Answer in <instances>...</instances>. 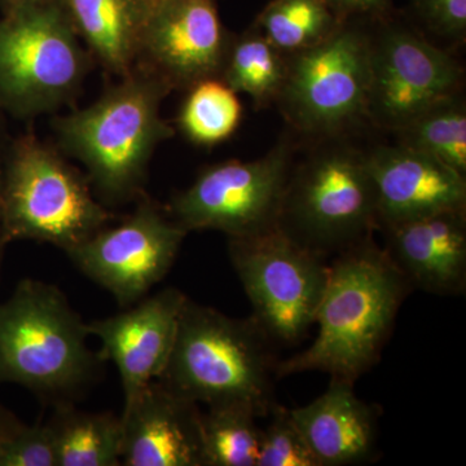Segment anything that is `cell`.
<instances>
[{
	"label": "cell",
	"mask_w": 466,
	"mask_h": 466,
	"mask_svg": "<svg viewBox=\"0 0 466 466\" xmlns=\"http://www.w3.org/2000/svg\"><path fill=\"white\" fill-rule=\"evenodd\" d=\"M57 466L121 465L124 425L110 412H85L76 403L54 407L48 420Z\"/></svg>",
	"instance_id": "ffe728a7"
},
{
	"label": "cell",
	"mask_w": 466,
	"mask_h": 466,
	"mask_svg": "<svg viewBox=\"0 0 466 466\" xmlns=\"http://www.w3.org/2000/svg\"><path fill=\"white\" fill-rule=\"evenodd\" d=\"M36 2H41V0H0V8H2L3 15H5Z\"/></svg>",
	"instance_id": "4dcf8cb0"
},
{
	"label": "cell",
	"mask_w": 466,
	"mask_h": 466,
	"mask_svg": "<svg viewBox=\"0 0 466 466\" xmlns=\"http://www.w3.org/2000/svg\"><path fill=\"white\" fill-rule=\"evenodd\" d=\"M0 260H2V256H0Z\"/></svg>",
	"instance_id": "836d02e7"
},
{
	"label": "cell",
	"mask_w": 466,
	"mask_h": 466,
	"mask_svg": "<svg viewBox=\"0 0 466 466\" xmlns=\"http://www.w3.org/2000/svg\"><path fill=\"white\" fill-rule=\"evenodd\" d=\"M410 8L424 29L450 42H464L466 0H410Z\"/></svg>",
	"instance_id": "83f0119b"
},
{
	"label": "cell",
	"mask_w": 466,
	"mask_h": 466,
	"mask_svg": "<svg viewBox=\"0 0 466 466\" xmlns=\"http://www.w3.org/2000/svg\"><path fill=\"white\" fill-rule=\"evenodd\" d=\"M73 29L106 72L134 69L153 0H58Z\"/></svg>",
	"instance_id": "d6986e66"
},
{
	"label": "cell",
	"mask_w": 466,
	"mask_h": 466,
	"mask_svg": "<svg viewBox=\"0 0 466 466\" xmlns=\"http://www.w3.org/2000/svg\"><path fill=\"white\" fill-rule=\"evenodd\" d=\"M187 297L167 288L121 314L87 324L90 336L101 341V360L113 361L118 370L125 404L167 368Z\"/></svg>",
	"instance_id": "5bb4252c"
},
{
	"label": "cell",
	"mask_w": 466,
	"mask_h": 466,
	"mask_svg": "<svg viewBox=\"0 0 466 466\" xmlns=\"http://www.w3.org/2000/svg\"><path fill=\"white\" fill-rule=\"evenodd\" d=\"M233 269L253 309V320L269 341L294 345L315 325L329 265L276 227L228 238Z\"/></svg>",
	"instance_id": "9c48e42d"
},
{
	"label": "cell",
	"mask_w": 466,
	"mask_h": 466,
	"mask_svg": "<svg viewBox=\"0 0 466 466\" xmlns=\"http://www.w3.org/2000/svg\"><path fill=\"white\" fill-rule=\"evenodd\" d=\"M3 248H5V244H3L2 241H0V256L3 254Z\"/></svg>",
	"instance_id": "d6a6232c"
},
{
	"label": "cell",
	"mask_w": 466,
	"mask_h": 466,
	"mask_svg": "<svg viewBox=\"0 0 466 466\" xmlns=\"http://www.w3.org/2000/svg\"><path fill=\"white\" fill-rule=\"evenodd\" d=\"M110 219L109 211L95 200L88 180L58 150L33 134L14 143L3 167L5 244L48 242L67 253Z\"/></svg>",
	"instance_id": "5b68a950"
},
{
	"label": "cell",
	"mask_w": 466,
	"mask_h": 466,
	"mask_svg": "<svg viewBox=\"0 0 466 466\" xmlns=\"http://www.w3.org/2000/svg\"><path fill=\"white\" fill-rule=\"evenodd\" d=\"M285 76L287 56L256 27L232 35L219 79L236 94H247L257 106H268L278 100Z\"/></svg>",
	"instance_id": "44dd1931"
},
{
	"label": "cell",
	"mask_w": 466,
	"mask_h": 466,
	"mask_svg": "<svg viewBox=\"0 0 466 466\" xmlns=\"http://www.w3.org/2000/svg\"><path fill=\"white\" fill-rule=\"evenodd\" d=\"M290 413L320 466L359 465L375 455L379 412L352 382L332 379L320 397Z\"/></svg>",
	"instance_id": "ac0fdd59"
},
{
	"label": "cell",
	"mask_w": 466,
	"mask_h": 466,
	"mask_svg": "<svg viewBox=\"0 0 466 466\" xmlns=\"http://www.w3.org/2000/svg\"><path fill=\"white\" fill-rule=\"evenodd\" d=\"M87 324L55 285L25 280L0 303V385L17 383L50 406L76 403L101 358Z\"/></svg>",
	"instance_id": "3957f363"
},
{
	"label": "cell",
	"mask_w": 466,
	"mask_h": 466,
	"mask_svg": "<svg viewBox=\"0 0 466 466\" xmlns=\"http://www.w3.org/2000/svg\"><path fill=\"white\" fill-rule=\"evenodd\" d=\"M23 425L24 422L0 403V443L11 437Z\"/></svg>",
	"instance_id": "f546056e"
},
{
	"label": "cell",
	"mask_w": 466,
	"mask_h": 466,
	"mask_svg": "<svg viewBox=\"0 0 466 466\" xmlns=\"http://www.w3.org/2000/svg\"><path fill=\"white\" fill-rule=\"evenodd\" d=\"M379 228L444 211L466 210V175L403 146L366 152Z\"/></svg>",
	"instance_id": "9a60e30c"
},
{
	"label": "cell",
	"mask_w": 466,
	"mask_h": 466,
	"mask_svg": "<svg viewBox=\"0 0 466 466\" xmlns=\"http://www.w3.org/2000/svg\"><path fill=\"white\" fill-rule=\"evenodd\" d=\"M278 228L324 259L370 238L379 220L366 150L324 147L293 164Z\"/></svg>",
	"instance_id": "8992f818"
},
{
	"label": "cell",
	"mask_w": 466,
	"mask_h": 466,
	"mask_svg": "<svg viewBox=\"0 0 466 466\" xmlns=\"http://www.w3.org/2000/svg\"><path fill=\"white\" fill-rule=\"evenodd\" d=\"M2 225H3V167H0V241L3 242ZM3 244H5V242H3Z\"/></svg>",
	"instance_id": "1f68e13d"
},
{
	"label": "cell",
	"mask_w": 466,
	"mask_h": 466,
	"mask_svg": "<svg viewBox=\"0 0 466 466\" xmlns=\"http://www.w3.org/2000/svg\"><path fill=\"white\" fill-rule=\"evenodd\" d=\"M202 410L153 380L125 404L121 465L205 466Z\"/></svg>",
	"instance_id": "2e32d148"
},
{
	"label": "cell",
	"mask_w": 466,
	"mask_h": 466,
	"mask_svg": "<svg viewBox=\"0 0 466 466\" xmlns=\"http://www.w3.org/2000/svg\"><path fill=\"white\" fill-rule=\"evenodd\" d=\"M373 21L367 116L397 131L435 104L458 96L464 76L450 52L391 12Z\"/></svg>",
	"instance_id": "8fae6325"
},
{
	"label": "cell",
	"mask_w": 466,
	"mask_h": 466,
	"mask_svg": "<svg viewBox=\"0 0 466 466\" xmlns=\"http://www.w3.org/2000/svg\"><path fill=\"white\" fill-rule=\"evenodd\" d=\"M272 346L253 318H231L187 297L158 380L195 403H247L267 416L276 404Z\"/></svg>",
	"instance_id": "277c9868"
},
{
	"label": "cell",
	"mask_w": 466,
	"mask_h": 466,
	"mask_svg": "<svg viewBox=\"0 0 466 466\" xmlns=\"http://www.w3.org/2000/svg\"><path fill=\"white\" fill-rule=\"evenodd\" d=\"M412 290L372 236L337 254L305 351L279 361L276 377L324 372L355 383L380 357L401 303Z\"/></svg>",
	"instance_id": "6da1fadb"
},
{
	"label": "cell",
	"mask_w": 466,
	"mask_h": 466,
	"mask_svg": "<svg viewBox=\"0 0 466 466\" xmlns=\"http://www.w3.org/2000/svg\"><path fill=\"white\" fill-rule=\"evenodd\" d=\"M186 236L182 227L146 198L121 225L104 227L66 254L82 274L125 308L164 280Z\"/></svg>",
	"instance_id": "7c38bea8"
},
{
	"label": "cell",
	"mask_w": 466,
	"mask_h": 466,
	"mask_svg": "<svg viewBox=\"0 0 466 466\" xmlns=\"http://www.w3.org/2000/svg\"><path fill=\"white\" fill-rule=\"evenodd\" d=\"M242 106L238 94L219 78H208L188 88L177 127L198 146L225 142L238 130Z\"/></svg>",
	"instance_id": "d4e9b609"
},
{
	"label": "cell",
	"mask_w": 466,
	"mask_h": 466,
	"mask_svg": "<svg viewBox=\"0 0 466 466\" xmlns=\"http://www.w3.org/2000/svg\"><path fill=\"white\" fill-rule=\"evenodd\" d=\"M368 18L348 17L325 41L287 56L278 97L300 133L336 137L367 116L370 85Z\"/></svg>",
	"instance_id": "ba28073f"
},
{
	"label": "cell",
	"mask_w": 466,
	"mask_h": 466,
	"mask_svg": "<svg viewBox=\"0 0 466 466\" xmlns=\"http://www.w3.org/2000/svg\"><path fill=\"white\" fill-rule=\"evenodd\" d=\"M269 415L271 421L260 431L257 466H320L290 410L275 404Z\"/></svg>",
	"instance_id": "484cf974"
},
{
	"label": "cell",
	"mask_w": 466,
	"mask_h": 466,
	"mask_svg": "<svg viewBox=\"0 0 466 466\" xmlns=\"http://www.w3.org/2000/svg\"><path fill=\"white\" fill-rule=\"evenodd\" d=\"M382 248L412 289L459 296L466 287V210L444 211L382 228Z\"/></svg>",
	"instance_id": "e0dca14e"
},
{
	"label": "cell",
	"mask_w": 466,
	"mask_h": 466,
	"mask_svg": "<svg viewBox=\"0 0 466 466\" xmlns=\"http://www.w3.org/2000/svg\"><path fill=\"white\" fill-rule=\"evenodd\" d=\"M58 0H41L0 18V109L34 118L70 103L90 72Z\"/></svg>",
	"instance_id": "52a82bcc"
},
{
	"label": "cell",
	"mask_w": 466,
	"mask_h": 466,
	"mask_svg": "<svg viewBox=\"0 0 466 466\" xmlns=\"http://www.w3.org/2000/svg\"><path fill=\"white\" fill-rule=\"evenodd\" d=\"M217 0H153L137 64L173 90L219 78L231 42Z\"/></svg>",
	"instance_id": "4fadbf2b"
},
{
	"label": "cell",
	"mask_w": 466,
	"mask_h": 466,
	"mask_svg": "<svg viewBox=\"0 0 466 466\" xmlns=\"http://www.w3.org/2000/svg\"><path fill=\"white\" fill-rule=\"evenodd\" d=\"M342 17L379 18L391 12L392 0H325Z\"/></svg>",
	"instance_id": "f1b7e54d"
},
{
	"label": "cell",
	"mask_w": 466,
	"mask_h": 466,
	"mask_svg": "<svg viewBox=\"0 0 466 466\" xmlns=\"http://www.w3.org/2000/svg\"><path fill=\"white\" fill-rule=\"evenodd\" d=\"M258 417L247 403L208 406L201 416L205 466H257L262 431Z\"/></svg>",
	"instance_id": "603a6c76"
},
{
	"label": "cell",
	"mask_w": 466,
	"mask_h": 466,
	"mask_svg": "<svg viewBox=\"0 0 466 466\" xmlns=\"http://www.w3.org/2000/svg\"><path fill=\"white\" fill-rule=\"evenodd\" d=\"M0 466H57V452L48 422L24 424L0 443Z\"/></svg>",
	"instance_id": "4316f807"
},
{
	"label": "cell",
	"mask_w": 466,
	"mask_h": 466,
	"mask_svg": "<svg viewBox=\"0 0 466 466\" xmlns=\"http://www.w3.org/2000/svg\"><path fill=\"white\" fill-rule=\"evenodd\" d=\"M88 106L55 119L58 144L88 171L108 201L137 196L156 148L174 137L161 104L171 92L161 78L135 66Z\"/></svg>",
	"instance_id": "7a4b0ae2"
},
{
	"label": "cell",
	"mask_w": 466,
	"mask_h": 466,
	"mask_svg": "<svg viewBox=\"0 0 466 466\" xmlns=\"http://www.w3.org/2000/svg\"><path fill=\"white\" fill-rule=\"evenodd\" d=\"M345 18L325 0H271L253 26L289 56L325 41Z\"/></svg>",
	"instance_id": "7402d4cb"
},
{
	"label": "cell",
	"mask_w": 466,
	"mask_h": 466,
	"mask_svg": "<svg viewBox=\"0 0 466 466\" xmlns=\"http://www.w3.org/2000/svg\"><path fill=\"white\" fill-rule=\"evenodd\" d=\"M293 164L291 144L281 140L253 161L229 159L208 167L171 201L173 220L187 233L216 229L228 238L274 229Z\"/></svg>",
	"instance_id": "30bf717a"
},
{
	"label": "cell",
	"mask_w": 466,
	"mask_h": 466,
	"mask_svg": "<svg viewBox=\"0 0 466 466\" xmlns=\"http://www.w3.org/2000/svg\"><path fill=\"white\" fill-rule=\"evenodd\" d=\"M400 146L466 175V108L458 96L435 104L397 130Z\"/></svg>",
	"instance_id": "cb8c5ba5"
}]
</instances>
